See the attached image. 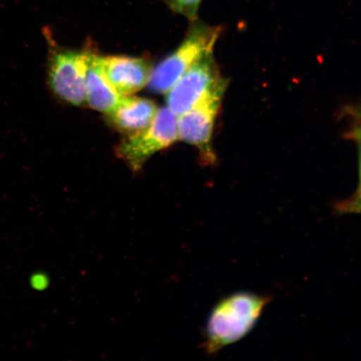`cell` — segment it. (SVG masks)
Returning <instances> with one entry per match:
<instances>
[{
  "instance_id": "obj_1",
  "label": "cell",
  "mask_w": 361,
  "mask_h": 361,
  "mask_svg": "<svg viewBox=\"0 0 361 361\" xmlns=\"http://www.w3.org/2000/svg\"><path fill=\"white\" fill-rule=\"evenodd\" d=\"M267 299L239 293L219 302L212 310L206 326L204 348L209 355L233 344L254 328Z\"/></svg>"
},
{
  "instance_id": "obj_2",
  "label": "cell",
  "mask_w": 361,
  "mask_h": 361,
  "mask_svg": "<svg viewBox=\"0 0 361 361\" xmlns=\"http://www.w3.org/2000/svg\"><path fill=\"white\" fill-rule=\"evenodd\" d=\"M220 27L193 20L183 42L173 53L153 68L148 87L152 92L166 94L194 63L213 52Z\"/></svg>"
},
{
  "instance_id": "obj_3",
  "label": "cell",
  "mask_w": 361,
  "mask_h": 361,
  "mask_svg": "<svg viewBox=\"0 0 361 361\" xmlns=\"http://www.w3.org/2000/svg\"><path fill=\"white\" fill-rule=\"evenodd\" d=\"M43 34L48 43L47 81L59 100L74 106L85 104V78L90 52L76 51L59 45L51 31Z\"/></svg>"
},
{
  "instance_id": "obj_4",
  "label": "cell",
  "mask_w": 361,
  "mask_h": 361,
  "mask_svg": "<svg viewBox=\"0 0 361 361\" xmlns=\"http://www.w3.org/2000/svg\"><path fill=\"white\" fill-rule=\"evenodd\" d=\"M226 87L227 81L221 78L214 53L210 52L194 63L166 93V106L180 116Z\"/></svg>"
},
{
  "instance_id": "obj_5",
  "label": "cell",
  "mask_w": 361,
  "mask_h": 361,
  "mask_svg": "<svg viewBox=\"0 0 361 361\" xmlns=\"http://www.w3.org/2000/svg\"><path fill=\"white\" fill-rule=\"evenodd\" d=\"M178 139V116L165 106L159 108L148 128L121 142L116 154L130 169L137 171L157 152L173 145Z\"/></svg>"
},
{
  "instance_id": "obj_6",
  "label": "cell",
  "mask_w": 361,
  "mask_h": 361,
  "mask_svg": "<svg viewBox=\"0 0 361 361\" xmlns=\"http://www.w3.org/2000/svg\"><path fill=\"white\" fill-rule=\"evenodd\" d=\"M225 90L215 92L192 109L178 116V138L195 146L207 160L214 161L211 141L214 123Z\"/></svg>"
},
{
  "instance_id": "obj_7",
  "label": "cell",
  "mask_w": 361,
  "mask_h": 361,
  "mask_svg": "<svg viewBox=\"0 0 361 361\" xmlns=\"http://www.w3.org/2000/svg\"><path fill=\"white\" fill-rule=\"evenodd\" d=\"M104 75L117 92L130 96L148 85L153 67L142 58L126 56L97 55Z\"/></svg>"
},
{
  "instance_id": "obj_8",
  "label": "cell",
  "mask_w": 361,
  "mask_h": 361,
  "mask_svg": "<svg viewBox=\"0 0 361 361\" xmlns=\"http://www.w3.org/2000/svg\"><path fill=\"white\" fill-rule=\"evenodd\" d=\"M158 111L156 103L148 99L125 96L116 109L106 116L112 126L129 137L148 128Z\"/></svg>"
},
{
  "instance_id": "obj_9",
  "label": "cell",
  "mask_w": 361,
  "mask_h": 361,
  "mask_svg": "<svg viewBox=\"0 0 361 361\" xmlns=\"http://www.w3.org/2000/svg\"><path fill=\"white\" fill-rule=\"evenodd\" d=\"M124 97L113 87L104 75L97 55L90 53L85 78V104L107 115L116 109Z\"/></svg>"
},
{
  "instance_id": "obj_10",
  "label": "cell",
  "mask_w": 361,
  "mask_h": 361,
  "mask_svg": "<svg viewBox=\"0 0 361 361\" xmlns=\"http://www.w3.org/2000/svg\"><path fill=\"white\" fill-rule=\"evenodd\" d=\"M162 1L171 11L193 21L197 20L198 11L202 0H162Z\"/></svg>"
},
{
  "instance_id": "obj_11",
  "label": "cell",
  "mask_w": 361,
  "mask_h": 361,
  "mask_svg": "<svg viewBox=\"0 0 361 361\" xmlns=\"http://www.w3.org/2000/svg\"><path fill=\"white\" fill-rule=\"evenodd\" d=\"M33 287L35 288H37V290H42L43 288H45L48 286V279L47 276L44 275H36L34 276L33 281Z\"/></svg>"
},
{
  "instance_id": "obj_12",
  "label": "cell",
  "mask_w": 361,
  "mask_h": 361,
  "mask_svg": "<svg viewBox=\"0 0 361 361\" xmlns=\"http://www.w3.org/2000/svg\"><path fill=\"white\" fill-rule=\"evenodd\" d=\"M360 196H361V155H360Z\"/></svg>"
},
{
  "instance_id": "obj_13",
  "label": "cell",
  "mask_w": 361,
  "mask_h": 361,
  "mask_svg": "<svg viewBox=\"0 0 361 361\" xmlns=\"http://www.w3.org/2000/svg\"><path fill=\"white\" fill-rule=\"evenodd\" d=\"M358 207H359V209H361V196L360 197V201H359Z\"/></svg>"
},
{
  "instance_id": "obj_14",
  "label": "cell",
  "mask_w": 361,
  "mask_h": 361,
  "mask_svg": "<svg viewBox=\"0 0 361 361\" xmlns=\"http://www.w3.org/2000/svg\"><path fill=\"white\" fill-rule=\"evenodd\" d=\"M357 135L359 138L361 137V129L358 130Z\"/></svg>"
},
{
  "instance_id": "obj_15",
  "label": "cell",
  "mask_w": 361,
  "mask_h": 361,
  "mask_svg": "<svg viewBox=\"0 0 361 361\" xmlns=\"http://www.w3.org/2000/svg\"><path fill=\"white\" fill-rule=\"evenodd\" d=\"M359 139H360V140H361V137H360V138H359Z\"/></svg>"
}]
</instances>
